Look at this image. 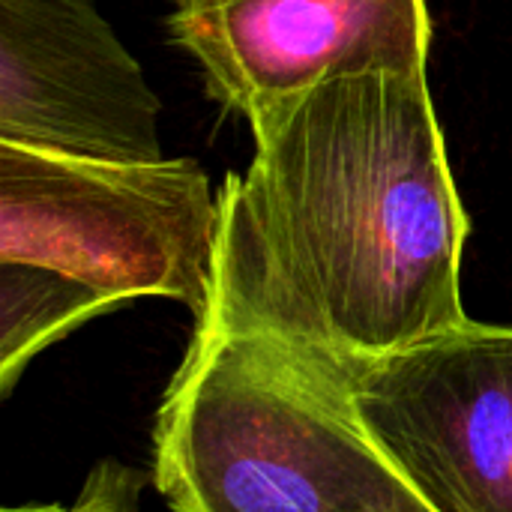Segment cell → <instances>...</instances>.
Wrapping results in <instances>:
<instances>
[{"label": "cell", "instance_id": "obj_1", "mask_svg": "<svg viewBox=\"0 0 512 512\" xmlns=\"http://www.w3.org/2000/svg\"><path fill=\"white\" fill-rule=\"evenodd\" d=\"M255 156L219 192L198 333H255L378 360L471 318L468 213L429 69L339 78L252 126Z\"/></svg>", "mask_w": 512, "mask_h": 512}, {"label": "cell", "instance_id": "obj_2", "mask_svg": "<svg viewBox=\"0 0 512 512\" xmlns=\"http://www.w3.org/2000/svg\"><path fill=\"white\" fill-rule=\"evenodd\" d=\"M174 512H435L363 426L342 360L192 333L153 423Z\"/></svg>", "mask_w": 512, "mask_h": 512}, {"label": "cell", "instance_id": "obj_3", "mask_svg": "<svg viewBox=\"0 0 512 512\" xmlns=\"http://www.w3.org/2000/svg\"><path fill=\"white\" fill-rule=\"evenodd\" d=\"M219 192L195 159H96L0 141V261L78 288L99 315L144 297L207 315Z\"/></svg>", "mask_w": 512, "mask_h": 512}, {"label": "cell", "instance_id": "obj_4", "mask_svg": "<svg viewBox=\"0 0 512 512\" xmlns=\"http://www.w3.org/2000/svg\"><path fill=\"white\" fill-rule=\"evenodd\" d=\"M342 363L363 426L432 510L512 512V327L468 321Z\"/></svg>", "mask_w": 512, "mask_h": 512}, {"label": "cell", "instance_id": "obj_5", "mask_svg": "<svg viewBox=\"0 0 512 512\" xmlns=\"http://www.w3.org/2000/svg\"><path fill=\"white\" fill-rule=\"evenodd\" d=\"M168 36L249 126L321 84L429 69L426 0H177Z\"/></svg>", "mask_w": 512, "mask_h": 512}, {"label": "cell", "instance_id": "obj_6", "mask_svg": "<svg viewBox=\"0 0 512 512\" xmlns=\"http://www.w3.org/2000/svg\"><path fill=\"white\" fill-rule=\"evenodd\" d=\"M159 96L93 0H0V141L162 159Z\"/></svg>", "mask_w": 512, "mask_h": 512}, {"label": "cell", "instance_id": "obj_7", "mask_svg": "<svg viewBox=\"0 0 512 512\" xmlns=\"http://www.w3.org/2000/svg\"><path fill=\"white\" fill-rule=\"evenodd\" d=\"M144 474L132 465L102 459L90 468L78 498L69 507L39 504V507H9L3 512H141Z\"/></svg>", "mask_w": 512, "mask_h": 512}]
</instances>
